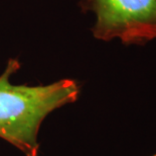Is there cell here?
<instances>
[{
    "label": "cell",
    "mask_w": 156,
    "mask_h": 156,
    "mask_svg": "<svg viewBox=\"0 0 156 156\" xmlns=\"http://www.w3.org/2000/svg\"><path fill=\"white\" fill-rule=\"evenodd\" d=\"M20 67L10 59L0 76V138L25 156H37L41 123L55 109L78 99L80 87L72 79L48 85H13L10 76Z\"/></svg>",
    "instance_id": "obj_1"
},
{
    "label": "cell",
    "mask_w": 156,
    "mask_h": 156,
    "mask_svg": "<svg viewBox=\"0 0 156 156\" xmlns=\"http://www.w3.org/2000/svg\"><path fill=\"white\" fill-rule=\"evenodd\" d=\"M80 6L95 13L92 32L98 40L142 46L156 39V0H82Z\"/></svg>",
    "instance_id": "obj_2"
},
{
    "label": "cell",
    "mask_w": 156,
    "mask_h": 156,
    "mask_svg": "<svg viewBox=\"0 0 156 156\" xmlns=\"http://www.w3.org/2000/svg\"><path fill=\"white\" fill-rule=\"evenodd\" d=\"M154 156H156V154H155V155H154Z\"/></svg>",
    "instance_id": "obj_3"
}]
</instances>
